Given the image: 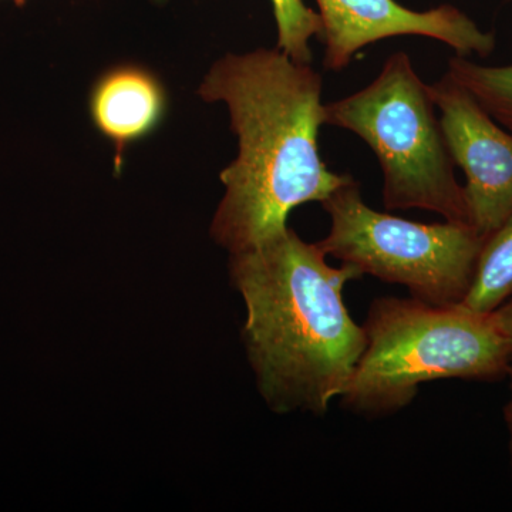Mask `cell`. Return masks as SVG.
<instances>
[{
    "instance_id": "4",
    "label": "cell",
    "mask_w": 512,
    "mask_h": 512,
    "mask_svg": "<svg viewBox=\"0 0 512 512\" xmlns=\"http://www.w3.org/2000/svg\"><path fill=\"white\" fill-rule=\"evenodd\" d=\"M325 124L362 138L383 173L387 210L434 212L468 224L464 187L431 96L412 59L393 53L365 89L325 104ZM470 225V224H468Z\"/></svg>"
},
{
    "instance_id": "12",
    "label": "cell",
    "mask_w": 512,
    "mask_h": 512,
    "mask_svg": "<svg viewBox=\"0 0 512 512\" xmlns=\"http://www.w3.org/2000/svg\"><path fill=\"white\" fill-rule=\"evenodd\" d=\"M493 316L498 328L507 336L512 345V299L493 312Z\"/></svg>"
},
{
    "instance_id": "11",
    "label": "cell",
    "mask_w": 512,
    "mask_h": 512,
    "mask_svg": "<svg viewBox=\"0 0 512 512\" xmlns=\"http://www.w3.org/2000/svg\"><path fill=\"white\" fill-rule=\"evenodd\" d=\"M278 26V49L295 62L312 63L311 40L320 36L319 13L303 0H271Z\"/></svg>"
},
{
    "instance_id": "15",
    "label": "cell",
    "mask_w": 512,
    "mask_h": 512,
    "mask_svg": "<svg viewBox=\"0 0 512 512\" xmlns=\"http://www.w3.org/2000/svg\"><path fill=\"white\" fill-rule=\"evenodd\" d=\"M511 2H512V0H511Z\"/></svg>"
},
{
    "instance_id": "5",
    "label": "cell",
    "mask_w": 512,
    "mask_h": 512,
    "mask_svg": "<svg viewBox=\"0 0 512 512\" xmlns=\"http://www.w3.org/2000/svg\"><path fill=\"white\" fill-rule=\"evenodd\" d=\"M320 204L330 218L318 242L326 255L433 305L466 298L484 241L471 225L421 224L373 210L355 178Z\"/></svg>"
},
{
    "instance_id": "7",
    "label": "cell",
    "mask_w": 512,
    "mask_h": 512,
    "mask_svg": "<svg viewBox=\"0 0 512 512\" xmlns=\"http://www.w3.org/2000/svg\"><path fill=\"white\" fill-rule=\"evenodd\" d=\"M325 46L323 66L343 72L363 47L384 39L421 36L439 40L457 56L493 55L497 40L453 5L417 12L396 0H316Z\"/></svg>"
},
{
    "instance_id": "3",
    "label": "cell",
    "mask_w": 512,
    "mask_h": 512,
    "mask_svg": "<svg viewBox=\"0 0 512 512\" xmlns=\"http://www.w3.org/2000/svg\"><path fill=\"white\" fill-rule=\"evenodd\" d=\"M362 328L365 350L339 399L357 416L400 412L424 383L497 382L512 363L511 342L493 313L474 312L463 303L383 296L370 305Z\"/></svg>"
},
{
    "instance_id": "8",
    "label": "cell",
    "mask_w": 512,
    "mask_h": 512,
    "mask_svg": "<svg viewBox=\"0 0 512 512\" xmlns=\"http://www.w3.org/2000/svg\"><path fill=\"white\" fill-rule=\"evenodd\" d=\"M164 110L163 86L148 70L120 66L101 76L90 97V113L100 133L116 147L117 173L128 144L150 134Z\"/></svg>"
},
{
    "instance_id": "14",
    "label": "cell",
    "mask_w": 512,
    "mask_h": 512,
    "mask_svg": "<svg viewBox=\"0 0 512 512\" xmlns=\"http://www.w3.org/2000/svg\"><path fill=\"white\" fill-rule=\"evenodd\" d=\"M13 2H15L18 6H23L26 2H28V0H13Z\"/></svg>"
},
{
    "instance_id": "13",
    "label": "cell",
    "mask_w": 512,
    "mask_h": 512,
    "mask_svg": "<svg viewBox=\"0 0 512 512\" xmlns=\"http://www.w3.org/2000/svg\"><path fill=\"white\" fill-rule=\"evenodd\" d=\"M508 382H510V397L504 407V420L507 424L508 430V448H510V467H511V478H512V363L510 369H508Z\"/></svg>"
},
{
    "instance_id": "10",
    "label": "cell",
    "mask_w": 512,
    "mask_h": 512,
    "mask_svg": "<svg viewBox=\"0 0 512 512\" xmlns=\"http://www.w3.org/2000/svg\"><path fill=\"white\" fill-rule=\"evenodd\" d=\"M447 73L512 133V64L484 66L467 57L454 56L448 60Z\"/></svg>"
},
{
    "instance_id": "6",
    "label": "cell",
    "mask_w": 512,
    "mask_h": 512,
    "mask_svg": "<svg viewBox=\"0 0 512 512\" xmlns=\"http://www.w3.org/2000/svg\"><path fill=\"white\" fill-rule=\"evenodd\" d=\"M430 90L451 158L466 177L468 224L488 237L512 214V133L447 72Z\"/></svg>"
},
{
    "instance_id": "2",
    "label": "cell",
    "mask_w": 512,
    "mask_h": 512,
    "mask_svg": "<svg viewBox=\"0 0 512 512\" xmlns=\"http://www.w3.org/2000/svg\"><path fill=\"white\" fill-rule=\"evenodd\" d=\"M318 242L292 228L231 254L229 274L247 308L242 339L259 392L278 413L322 417L340 399L365 350L343 292L362 278L328 264Z\"/></svg>"
},
{
    "instance_id": "1",
    "label": "cell",
    "mask_w": 512,
    "mask_h": 512,
    "mask_svg": "<svg viewBox=\"0 0 512 512\" xmlns=\"http://www.w3.org/2000/svg\"><path fill=\"white\" fill-rule=\"evenodd\" d=\"M322 94V74L278 47L231 53L205 76L200 96L227 104L238 137V156L221 173L225 195L211 227L229 254L284 231L292 210L323 202L352 180L320 157Z\"/></svg>"
},
{
    "instance_id": "9",
    "label": "cell",
    "mask_w": 512,
    "mask_h": 512,
    "mask_svg": "<svg viewBox=\"0 0 512 512\" xmlns=\"http://www.w3.org/2000/svg\"><path fill=\"white\" fill-rule=\"evenodd\" d=\"M512 299V214L488 237L478 254L476 271L463 303L490 315Z\"/></svg>"
}]
</instances>
